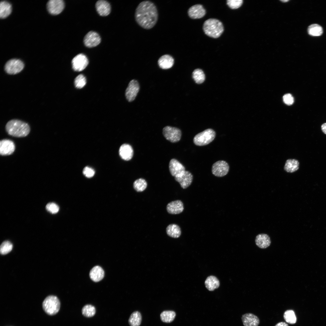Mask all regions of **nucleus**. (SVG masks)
Returning a JSON list of instances; mask_svg holds the SVG:
<instances>
[{
    "label": "nucleus",
    "instance_id": "1",
    "mask_svg": "<svg viewBox=\"0 0 326 326\" xmlns=\"http://www.w3.org/2000/svg\"><path fill=\"white\" fill-rule=\"evenodd\" d=\"M158 17L157 7L153 2L150 1L142 2L135 10V18L136 22L145 29L152 28L157 23Z\"/></svg>",
    "mask_w": 326,
    "mask_h": 326
},
{
    "label": "nucleus",
    "instance_id": "2",
    "mask_svg": "<svg viewBox=\"0 0 326 326\" xmlns=\"http://www.w3.org/2000/svg\"><path fill=\"white\" fill-rule=\"evenodd\" d=\"M5 129L9 135L17 137L27 136L30 130V126L27 123L17 119L9 121L6 125Z\"/></svg>",
    "mask_w": 326,
    "mask_h": 326
},
{
    "label": "nucleus",
    "instance_id": "3",
    "mask_svg": "<svg viewBox=\"0 0 326 326\" xmlns=\"http://www.w3.org/2000/svg\"><path fill=\"white\" fill-rule=\"evenodd\" d=\"M203 29L205 34L213 38L219 37L224 31L222 23L215 18H209L204 23Z\"/></svg>",
    "mask_w": 326,
    "mask_h": 326
},
{
    "label": "nucleus",
    "instance_id": "4",
    "mask_svg": "<svg viewBox=\"0 0 326 326\" xmlns=\"http://www.w3.org/2000/svg\"><path fill=\"white\" fill-rule=\"evenodd\" d=\"M42 306L43 309L46 313L50 315H54L59 312L60 302L56 296L50 295L44 299Z\"/></svg>",
    "mask_w": 326,
    "mask_h": 326
},
{
    "label": "nucleus",
    "instance_id": "5",
    "mask_svg": "<svg viewBox=\"0 0 326 326\" xmlns=\"http://www.w3.org/2000/svg\"><path fill=\"white\" fill-rule=\"evenodd\" d=\"M216 133L212 129H207L195 136L193 139L194 144L197 146H202L211 142L215 138Z\"/></svg>",
    "mask_w": 326,
    "mask_h": 326
},
{
    "label": "nucleus",
    "instance_id": "6",
    "mask_svg": "<svg viewBox=\"0 0 326 326\" xmlns=\"http://www.w3.org/2000/svg\"><path fill=\"white\" fill-rule=\"evenodd\" d=\"M163 134L166 139L173 143L179 141L181 136V132L180 129L168 126L163 128Z\"/></svg>",
    "mask_w": 326,
    "mask_h": 326
},
{
    "label": "nucleus",
    "instance_id": "7",
    "mask_svg": "<svg viewBox=\"0 0 326 326\" xmlns=\"http://www.w3.org/2000/svg\"><path fill=\"white\" fill-rule=\"evenodd\" d=\"M24 65L20 60L12 59L8 60L5 66V70L8 74H16L20 72L24 69Z\"/></svg>",
    "mask_w": 326,
    "mask_h": 326
},
{
    "label": "nucleus",
    "instance_id": "8",
    "mask_svg": "<svg viewBox=\"0 0 326 326\" xmlns=\"http://www.w3.org/2000/svg\"><path fill=\"white\" fill-rule=\"evenodd\" d=\"M229 168V166L225 161H219L213 164L212 172L213 174L216 177H222L228 174Z\"/></svg>",
    "mask_w": 326,
    "mask_h": 326
},
{
    "label": "nucleus",
    "instance_id": "9",
    "mask_svg": "<svg viewBox=\"0 0 326 326\" xmlns=\"http://www.w3.org/2000/svg\"><path fill=\"white\" fill-rule=\"evenodd\" d=\"M72 63L73 69L76 71L80 72L83 70L87 66L88 61L85 55L80 53L73 59Z\"/></svg>",
    "mask_w": 326,
    "mask_h": 326
},
{
    "label": "nucleus",
    "instance_id": "10",
    "mask_svg": "<svg viewBox=\"0 0 326 326\" xmlns=\"http://www.w3.org/2000/svg\"><path fill=\"white\" fill-rule=\"evenodd\" d=\"M139 90V85L138 81L133 79L129 82L125 91V96L129 102L133 101L135 98Z\"/></svg>",
    "mask_w": 326,
    "mask_h": 326
},
{
    "label": "nucleus",
    "instance_id": "11",
    "mask_svg": "<svg viewBox=\"0 0 326 326\" xmlns=\"http://www.w3.org/2000/svg\"><path fill=\"white\" fill-rule=\"evenodd\" d=\"M64 5V3L62 0H50L47 3V8L50 14L57 15L62 12Z\"/></svg>",
    "mask_w": 326,
    "mask_h": 326
},
{
    "label": "nucleus",
    "instance_id": "12",
    "mask_svg": "<svg viewBox=\"0 0 326 326\" xmlns=\"http://www.w3.org/2000/svg\"><path fill=\"white\" fill-rule=\"evenodd\" d=\"M101 41V38L99 35L93 31L88 32L85 36L84 39V44L89 48L97 46Z\"/></svg>",
    "mask_w": 326,
    "mask_h": 326
},
{
    "label": "nucleus",
    "instance_id": "13",
    "mask_svg": "<svg viewBox=\"0 0 326 326\" xmlns=\"http://www.w3.org/2000/svg\"><path fill=\"white\" fill-rule=\"evenodd\" d=\"M15 149L14 142L8 139H4L0 141V154L2 155H9L12 154Z\"/></svg>",
    "mask_w": 326,
    "mask_h": 326
},
{
    "label": "nucleus",
    "instance_id": "14",
    "mask_svg": "<svg viewBox=\"0 0 326 326\" xmlns=\"http://www.w3.org/2000/svg\"><path fill=\"white\" fill-rule=\"evenodd\" d=\"M174 178L175 180L180 184L183 188L186 189L192 183L193 176L189 171H185L181 174L175 177Z\"/></svg>",
    "mask_w": 326,
    "mask_h": 326
},
{
    "label": "nucleus",
    "instance_id": "15",
    "mask_svg": "<svg viewBox=\"0 0 326 326\" xmlns=\"http://www.w3.org/2000/svg\"><path fill=\"white\" fill-rule=\"evenodd\" d=\"M169 168L171 174L174 177L181 174L185 171L184 167L174 158L171 159L170 161Z\"/></svg>",
    "mask_w": 326,
    "mask_h": 326
},
{
    "label": "nucleus",
    "instance_id": "16",
    "mask_svg": "<svg viewBox=\"0 0 326 326\" xmlns=\"http://www.w3.org/2000/svg\"><path fill=\"white\" fill-rule=\"evenodd\" d=\"M188 13L189 17L192 19H199L205 15L206 11L202 5L197 4L192 6L188 9Z\"/></svg>",
    "mask_w": 326,
    "mask_h": 326
},
{
    "label": "nucleus",
    "instance_id": "17",
    "mask_svg": "<svg viewBox=\"0 0 326 326\" xmlns=\"http://www.w3.org/2000/svg\"><path fill=\"white\" fill-rule=\"evenodd\" d=\"M241 319L244 326H258L260 323L258 317L250 313L243 315Z\"/></svg>",
    "mask_w": 326,
    "mask_h": 326
},
{
    "label": "nucleus",
    "instance_id": "18",
    "mask_svg": "<svg viewBox=\"0 0 326 326\" xmlns=\"http://www.w3.org/2000/svg\"><path fill=\"white\" fill-rule=\"evenodd\" d=\"M95 7L98 13L101 16H107L110 12V5L106 1L101 0L97 1L96 3Z\"/></svg>",
    "mask_w": 326,
    "mask_h": 326
},
{
    "label": "nucleus",
    "instance_id": "19",
    "mask_svg": "<svg viewBox=\"0 0 326 326\" xmlns=\"http://www.w3.org/2000/svg\"><path fill=\"white\" fill-rule=\"evenodd\" d=\"M184 209L183 204L180 200L172 201L167 206V210L170 214H176L183 212Z\"/></svg>",
    "mask_w": 326,
    "mask_h": 326
},
{
    "label": "nucleus",
    "instance_id": "20",
    "mask_svg": "<svg viewBox=\"0 0 326 326\" xmlns=\"http://www.w3.org/2000/svg\"><path fill=\"white\" fill-rule=\"evenodd\" d=\"M119 154L123 159L129 161L131 159L133 156V149L130 145L124 144L120 146L119 149Z\"/></svg>",
    "mask_w": 326,
    "mask_h": 326
},
{
    "label": "nucleus",
    "instance_id": "21",
    "mask_svg": "<svg viewBox=\"0 0 326 326\" xmlns=\"http://www.w3.org/2000/svg\"><path fill=\"white\" fill-rule=\"evenodd\" d=\"M159 67L162 69H166L171 68L173 65L174 59L169 54L162 56L158 61Z\"/></svg>",
    "mask_w": 326,
    "mask_h": 326
},
{
    "label": "nucleus",
    "instance_id": "22",
    "mask_svg": "<svg viewBox=\"0 0 326 326\" xmlns=\"http://www.w3.org/2000/svg\"><path fill=\"white\" fill-rule=\"evenodd\" d=\"M255 242L256 245L258 247L261 249H265L270 245L271 240L268 235L262 233L257 235L255 239Z\"/></svg>",
    "mask_w": 326,
    "mask_h": 326
},
{
    "label": "nucleus",
    "instance_id": "23",
    "mask_svg": "<svg viewBox=\"0 0 326 326\" xmlns=\"http://www.w3.org/2000/svg\"><path fill=\"white\" fill-rule=\"evenodd\" d=\"M104 273L103 269L100 266H96L91 270L89 275L91 279L95 282L101 280L104 276Z\"/></svg>",
    "mask_w": 326,
    "mask_h": 326
},
{
    "label": "nucleus",
    "instance_id": "24",
    "mask_svg": "<svg viewBox=\"0 0 326 326\" xmlns=\"http://www.w3.org/2000/svg\"><path fill=\"white\" fill-rule=\"evenodd\" d=\"M205 284L206 288L210 291H213L218 288L220 285L218 279L213 276L208 277L205 280Z\"/></svg>",
    "mask_w": 326,
    "mask_h": 326
},
{
    "label": "nucleus",
    "instance_id": "25",
    "mask_svg": "<svg viewBox=\"0 0 326 326\" xmlns=\"http://www.w3.org/2000/svg\"><path fill=\"white\" fill-rule=\"evenodd\" d=\"M299 162L296 159H288L285 163L284 169L288 173H293L297 171L299 167Z\"/></svg>",
    "mask_w": 326,
    "mask_h": 326
},
{
    "label": "nucleus",
    "instance_id": "26",
    "mask_svg": "<svg viewBox=\"0 0 326 326\" xmlns=\"http://www.w3.org/2000/svg\"><path fill=\"white\" fill-rule=\"evenodd\" d=\"M12 10L11 4L6 1H1L0 3V17L5 18L11 14Z\"/></svg>",
    "mask_w": 326,
    "mask_h": 326
},
{
    "label": "nucleus",
    "instance_id": "27",
    "mask_svg": "<svg viewBox=\"0 0 326 326\" xmlns=\"http://www.w3.org/2000/svg\"><path fill=\"white\" fill-rule=\"evenodd\" d=\"M166 232L169 236L175 238L179 237L181 235V231L179 226L175 224H171L166 228Z\"/></svg>",
    "mask_w": 326,
    "mask_h": 326
},
{
    "label": "nucleus",
    "instance_id": "28",
    "mask_svg": "<svg viewBox=\"0 0 326 326\" xmlns=\"http://www.w3.org/2000/svg\"><path fill=\"white\" fill-rule=\"evenodd\" d=\"M142 320V315L138 311L133 312L130 316L128 322L130 326H139Z\"/></svg>",
    "mask_w": 326,
    "mask_h": 326
},
{
    "label": "nucleus",
    "instance_id": "29",
    "mask_svg": "<svg viewBox=\"0 0 326 326\" xmlns=\"http://www.w3.org/2000/svg\"><path fill=\"white\" fill-rule=\"evenodd\" d=\"M176 315V313L174 311H165L160 314L161 319L164 322L170 323L174 321Z\"/></svg>",
    "mask_w": 326,
    "mask_h": 326
},
{
    "label": "nucleus",
    "instance_id": "30",
    "mask_svg": "<svg viewBox=\"0 0 326 326\" xmlns=\"http://www.w3.org/2000/svg\"><path fill=\"white\" fill-rule=\"evenodd\" d=\"M309 34L314 36H321L323 33L322 27L317 24H313L309 26L308 28Z\"/></svg>",
    "mask_w": 326,
    "mask_h": 326
},
{
    "label": "nucleus",
    "instance_id": "31",
    "mask_svg": "<svg viewBox=\"0 0 326 326\" xmlns=\"http://www.w3.org/2000/svg\"><path fill=\"white\" fill-rule=\"evenodd\" d=\"M192 77L195 82L198 84L203 83L205 78L203 72L202 70L199 69L194 70L192 73Z\"/></svg>",
    "mask_w": 326,
    "mask_h": 326
},
{
    "label": "nucleus",
    "instance_id": "32",
    "mask_svg": "<svg viewBox=\"0 0 326 326\" xmlns=\"http://www.w3.org/2000/svg\"><path fill=\"white\" fill-rule=\"evenodd\" d=\"M283 318L285 321L290 324H295L296 322V318L294 311L292 310H287L284 313Z\"/></svg>",
    "mask_w": 326,
    "mask_h": 326
},
{
    "label": "nucleus",
    "instance_id": "33",
    "mask_svg": "<svg viewBox=\"0 0 326 326\" xmlns=\"http://www.w3.org/2000/svg\"><path fill=\"white\" fill-rule=\"evenodd\" d=\"M147 184L146 181L142 178H139L135 180L133 184L134 189L137 192H142L147 187Z\"/></svg>",
    "mask_w": 326,
    "mask_h": 326
},
{
    "label": "nucleus",
    "instance_id": "34",
    "mask_svg": "<svg viewBox=\"0 0 326 326\" xmlns=\"http://www.w3.org/2000/svg\"><path fill=\"white\" fill-rule=\"evenodd\" d=\"M96 309L95 307L91 305H87L84 306L82 309V315L87 317H91L95 314Z\"/></svg>",
    "mask_w": 326,
    "mask_h": 326
},
{
    "label": "nucleus",
    "instance_id": "35",
    "mask_svg": "<svg viewBox=\"0 0 326 326\" xmlns=\"http://www.w3.org/2000/svg\"><path fill=\"white\" fill-rule=\"evenodd\" d=\"M13 245L9 241H6L3 242L0 247L1 254L5 255L10 252L12 250Z\"/></svg>",
    "mask_w": 326,
    "mask_h": 326
},
{
    "label": "nucleus",
    "instance_id": "36",
    "mask_svg": "<svg viewBox=\"0 0 326 326\" xmlns=\"http://www.w3.org/2000/svg\"><path fill=\"white\" fill-rule=\"evenodd\" d=\"M86 80L85 77L82 74L77 76L75 79L74 84L75 87L79 89L83 87L85 85Z\"/></svg>",
    "mask_w": 326,
    "mask_h": 326
},
{
    "label": "nucleus",
    "instance_id": "37",
    "mask_svg": "<svg viewBox=\"0 0 326 326\" xmlns=\"http://www.w3.org/2000/svg\"><path fill=\"white\" fill-rule=\"evenodd\" d=\"M242 0H228L227 4L230 8L232 9H237L242 5Z\"/></svg>",
    "mask_w": 326,
    "mask_h": 326
},
{
    "label": "nucleus",
    "instance_id": "38",
    "mask_svg": "<svg viewBox=\"0 0 326 326\" xmlns=\"http://www.w3.org/2000/svg\"><path fill=\"white\" fill-rule=\"evenodd\" d=\"M46 209L51 213L55 214L59 211V207L56 203H50L46 205Z\"/></svg>",
    "mask_w": 326,
    "mask_h": 326
},
{
    "label": "nucleus",
    "instance_id": "39",
    "mask_svg": "<svg viewBox=\"0 0 326 326\" xmlns=\"http://www.w3.org/2000/svg\"><path fill=\"white\" fill-rule=\"evenodd\" d=\"M83 173L87 177L91 178L94 174L95 171L92 168L88 167H86L84 168Z\"/></svg>",
    "mask_w": 326,
    "mask_h": 326
},
{
    "label": "nucleus",
    "instance_id": "40",
    "mask_svg": "<svg viewBox=\"0 0 326 326\" xmlns=\"http://www.w3.org/2000/svg\"><path fill=\"white\" fill-rule=\"evenodd\" d=\"M283 99L285 103L288 105L292 104L294 102L293 97L290 94H285L283 97Z\"/></svg>",
    "mask_w": 326,
    "mask_h": 326
},
{
    "label": "nucleus",
    "instance_id": "41",
    "mask_svg": "<svg viewBox=\"0 0 326 326\" xmlns=\"http://www.w3.org/2000/svg\"><path fill=\"white\" fill-rule=\"evenodd\" d=\"M274 326H289V325L286 323L281 321L277 323Z\"/></svg>",
    "mask_w": 326,
    "mask_h": 326
},
{
    "label": "nucleus",
    "instance_id": "42",
    "mask_svg": "<svg viewBox=\"0 0 326 326\" xmlns=\"http://www.w3.org/2000/svg\"><path fill=\"white\" fill-rule=\"evenodd\" d=\"M321 129L322 132L326 134V123H324L322 125Z\"/></svg>",
    "mask_w": 326,
    "mask_h": 326
},
{
    "label": "nucleus",
    "instance_id": "43",
    "mask_svg": "<svg viewBox=\"0 0 326 326\" xmlns=\"http://www.w3.org/2000/svg\"><path fill=\"white\" fill-rule=\"evenodd\" d=\"M281 1L283 2H288L289 1V0H281Z\"/></svg>",
    "mask_w": 326,
    "mask_h": 326
}]
</instances>
